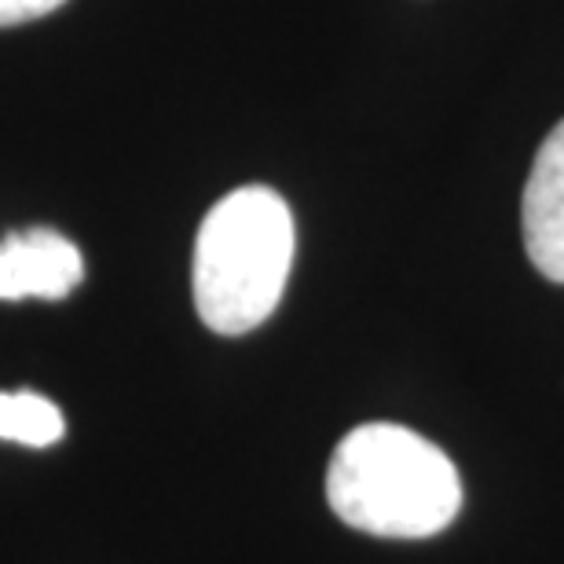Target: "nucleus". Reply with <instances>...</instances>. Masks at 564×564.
<instances>
[{
    "mask_svg": "<svg viewBox=\"0 0 564 564\" xmlns=\"http://www.w3.org/2000/svg\"><path fill=\"white\" fill-rule=\"evenodd\" d=\"M293 253L297 231L279 191L250 184L224 195L195 239L191 290L198 319L224 337L257 330L279 308Z\"/></svg>",
    "mask_w": 564,
    "mask_h": 564,
    "instance_id": "obj_2",
    "label": "nucleus"
},
{
    "mask_svg": "<svg viewBox=\"0 0 564 564\" xmlns=\"http://www.w3.org/2000/svg\"><path fill=\"white\" fill-rule=\"evenodd\" d=\"M82 279L85 257L59 231L30 228L0 239V301H63Z\"/></svg>",
    "mask_w": 564,
    "mask_h": 564,
    "instance_id": "obj_3",
    "label": "nucleus"
},
{
    "mask_svg": "<svg viewBox=\"0 0 564 564\" xmlns=\"http://www.w3.org/2000/svg\"><path fill=\"white\" fill-rule=\"evenodd\" d=\"M66 436V419L48 397L30 389L0 392V440L22 447H52Z\"/></svg>",
    "mask_w": 564,
    "mask_h": 564,
    "instance_id": "obj_5",
    "label": "nucleus"
},
{
    "mask_svg": "<svg viewBox=\"0 0 564 564\" xmlns=\"http://www.w3.org/2000/svg\"><path fill=\"white\" fill-rule=\"evenodd\" d=\"M66 0H0V26H19V22L44 19L59 11Z\"/></svg>",
    "mask_w": 564,
    "mask_h": 564,
    "instance_id": "obj_6",
    "label": "nucleus"
},
{
    "mask_svg": "<svg viewBox=\"0 0 564 564\" xmlns=\"http://www.w3.org/2000/svg\"><path fill=\"white\" fill-rule=\"evenodd\" d=\"M326 502L356 532L429 539L458 517L462 477L455 462L414 429L367 422L334 447Z\"/></svg>",
    "mask_w": 564,
    "mask_h": 564,
    "instance_id": "obj_1",
    "label": "nucleus"
},
{
    "mask_svg": "<svg viewBox=\"0 0 564 564\" xmlns=\"http://www.w3.org/2000/svg\"><path fill=\"white\" fill-rule=\"evenodd\" d=\"M524 250L550 282H564V118L539 147L524 184Z\"/></svg>",
    "mask_w": 564,
    "mask_h": 564,
    "instance_id": "obj_4",
    "label": "nucleus"
}]
</instances>
